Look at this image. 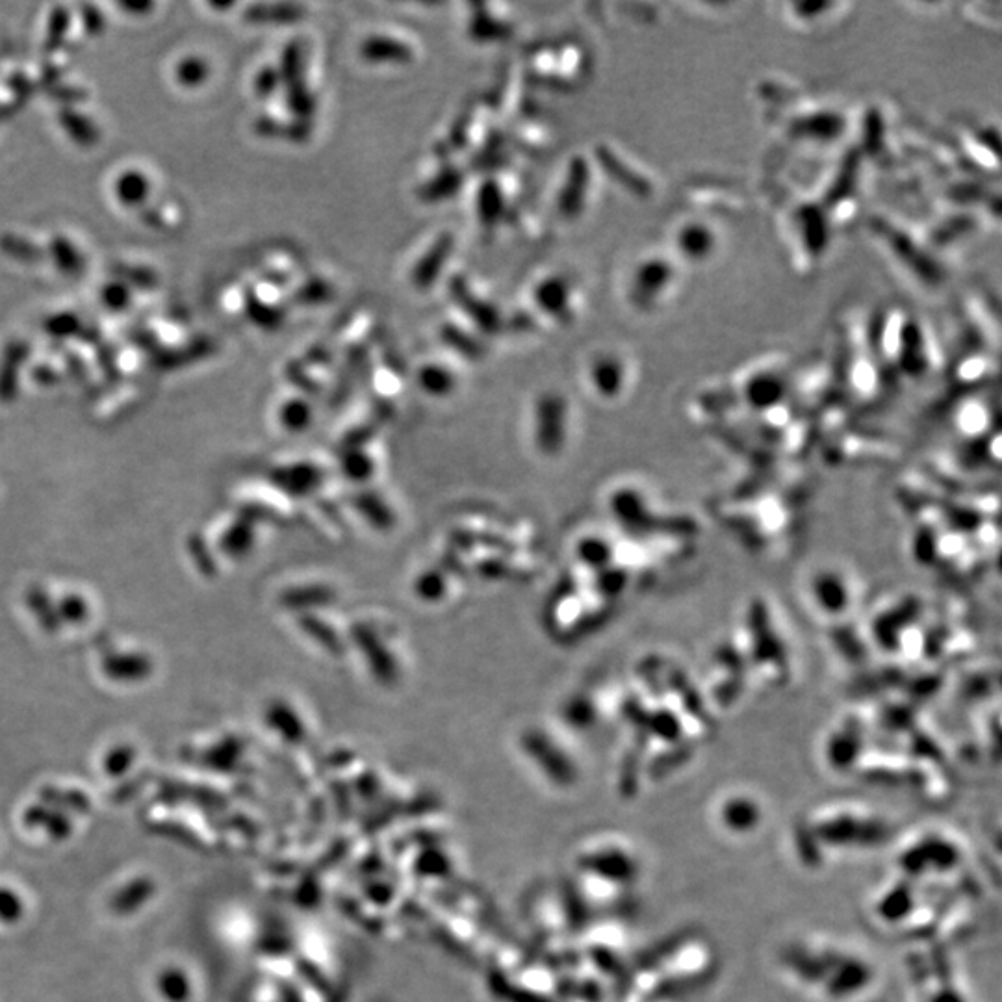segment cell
<instances>
[{"label":"cell","mask_w":1002,"mask_h":1002,"mask_svg":"<svg viewBox=\"0 0 1002 1002\" xmlns=\"http://www.w3.org/2000/svg\"><path fill=\"white\" fill-rule=\"evenodd\" d=\"M795 661L782 622L767 598L746 602L698 680L711 709H732L752 691H778L793 680Z\"/></svg>","instance_id":"6da1fadb"},{"label":"cell","mask_w":1002,"mask_h":1002,"mask_svg":"<svg viewBox=\"0 0 1002 1002\" xmlns=\"http://www.w3.org/2000/svg\"><path fill=\"white\" fill-rule=\"evenodd\" d=\"M607 509L628 540L681 552H694L700 524L693 514L681 513L657 501L639 485H620L609 494Z\"/></svg>","instance_id":"7a4b0ae2"},{"label":"cell","mask_w":1002,"mask_h":1002,"mask_svg":"<svg viewBox=\"0 0 1002 1002\" xmlns=\"http://www.w3.org/2000/svg\"><path fill=\"white\" fill-rule=\"evenodd\" d=\"M804 600L813 613L835 630L854 617L860 607V583L852 570L837 563L815 566L802 585Z\"/></svg>","instance_id":"3957f363"},{"label":"cell","mask_w":1002,"mask_h":1002,"mask_svg":"<svg viewBox=\"0 0 1002 1002\" xmlns=\"http://www.w3.org/2000/svg\"><path fill=\"white\" fill-rule=\"evenodd\" d=\"M685 270L661 245L637 260L628 281V303L641 314L663 312L680 296Z\"/></svg>","instance_id":"277c9868"},{"label":"cell","mask_w":1002,"mask_h":1002,"mask_svg":"<svg viewBox=\"0 0 1002 1002\" xmlns=\"http://www.w3.org/2000/svg\"><path fill=\"white\" fill-rule=\"evenodd\" d=\"M797 500H787L782 494L769 490L748 494L728 514L730 527L739 533L752 548H767L774 540L782 539L787 526L797 520Z\"/></svg>","instance_id":"5b68a950"},{"label":"cell","mask_w":1002,"mask_h":1002,"mask_svg":"<svg viewBox=\"0 0 1002 1002\" xmlns=\"http://www.w3.org/2000/svg\"><path fill=\"white\" fill-rule=\"evenodd\" d=\"M724 244L726 238L717 221L702 214H687L670 225L665 249L683 270H700L722 255Z\"/></svg>","instance_id":"8992f818"},{"label":"cell","mask_w":1002,"mask_h":1002,"mask_svg":"<svg viewBox=\"0 0 1002 1002\" xmlns=\"http://www.w3.org/2000/svg\"><path fill=\"white\" fill-rule=\"evenodd\" d=\"M281 80L286 90L288 108L299 121H309L316 112V97L312 95L307 77H305V62H303V47L292 41L288 43L283 54L281 65Z\"/></svg>","instance_id":"52a82bcc"},{"label":"cell","mask_w":1002,"mask_h":1002,"mask_svg":"<svg viewBox=\"0 0 1002 1002\" xmlns=\"http://www.w3.org/2000/svg\"><path fill=\"white\" fill-rule=\"evenodd\" d=\"M537 444L544 453H557L566 438V401L559 394H544L537 401Z\"/></svg>","instance_id":"ba28073f"},{"label":"cell","mask_w":1002,"mask_h":1002,"mask_svg":"<svg viewBox=\"0 0 1002 1002\" xmlns=\"http://www.w3.org/2000/svg\"><path fill=\"white\" fill-rule=\"evenodd\" d=\"M589 377L594 392L605 401H613L626 392L630 383V370L626 360L617 353H600L591 362Z\"/></svg>","instance_id":"9c48e42d"},{"label":"cell","mask_w":1002,"mask_h":1002,"mask_svg":"<svg viewBox=\"0 0 1002 1002\" xmlns=\"http://www.w3.org/2000/svg\"><path fill=\"white\" fill-rule=\"evenodd\" d=\"M761 815L763 810L758 798L743 791L728 793L717 804L720 824L724 830H730V834H750L761 823Z\"/></svg>","instance_id":"30bf717a"},{"label":"cell","mask_w":1002,"mask_h":1002,"mask_svg":"<svg viewBox=\"0 0 1002 1002\" xmlns=\"http://www.w3.org/2000/svg\"><path fill=\"white\" fill-rule=\"evenodd\" d=\"M589 186H591V166L583 156H574L568 164L565 182L557 197V210L561 218L576 219L581 216Z\"/></svg>","instance_id":"8fae6325"},{"label":"cell","mask_w":1002,"mask_h":1002,"mask_svg":"<svg viewBox=\"0 0 1002 1002\" xmlns=\"http://www.w3.org/2000/svg\"><path fill=\"white\" fill-rule=\"evenodd\" d=\"M450 294L453 301L463 309L464 314L476 323L477 327L487 334H496L501 329V318L498 309L477 296L476 292L466 283L461 275H455L450 281Z\"/></svg>","instance_id":"7c38bea8"},{"label":"cell","mask_w":1002,"mask_h":1002,"mask_svg":"<svg viewBox=\"0 0 1002 1002\" xmlns=\"http://www.w3.org/2000/svg\"><path fill=\"white\" fill-rule=\"evenodd\" d=\"M455 247V238L450 232L440 234L431 247L425 251L422 258L416 262L412 270V284L418 290H429L433 284L437 283L440 273L444 270L451 251Z\"/></svg>","instance_id":"4fadbf2b"},{"label":"cell","mask_w":1002,"mask_h":1002,"mask_svg":"<svg viewBox=\"0 0 1002 1002\" xmlns=\"http://www.w3.org/2000/svg\"><path fill=\"white\" fill-rule=\"evenodd\" d=\"M572 286L561 275H553L544 279L535 288V303L542 312L552 316L559 322H572Z\"/></svg>","instance_id":"5bb4252c"},{"label":"cell","mask_w":1002,"mask_h":1002,"mask_svg":"<svg viewBox=\"0 0 1002 1002\" xmlns=\"http://www.w3.org/2000/svg\"><path fill=\"white\" fill-rule=\"evenodd\" d=\"M360 58L366 64L407 65L414 58L411 45L386 34H373L360 43Z\"/></svg>","instance_id":"9a60e30c"},{"label":"cell","mask_w":1002,"mask_h":1002,"mask_svg":"<svg viewBox=\"0 0 1002 1002\" xmlns=\"http://www.w3.org/2000/svg\"><path fill=\"white\" fill-rule=\"evenodd\" d=\"M468 34L477 43H494V41H507L513 36L514 30L507 21L494 17L485 4H472Z\"/></svg>","instance_id":"2e32d148"},{"label":"cell","mask_w":1002,"mask_h":1002,"mask_svg":"<svg viewBox=\"0 0 1002 1002\" xmlns=\"http://www.w3.org/2000/svg\"><path fill=\"white\" fill-rule=\"evenodd\" d=\"M464 173L457 166L453 164H446L438 171L435 177L427 180L425 184L420 186L418 190V197L424 201V203H442L446 199H451L455 197L459 190L463 188Z\"/></svg>","instance_id":"e0dca14e"},{"label":"cell","mask_w":1002,"mask_h":1002,"mask_svg":"<svg viewBox=\"0 0 1002 1002\" xmlns=\"http://www.w3.org/2000/svg\"><path fill=\"white\" fill-rule=\"evenodd\" d=\"M477 216L483 227H496L505 216V197L496 180H485L477 190Z\"/></svg>","instance_id":"ac0fdd59"},{"label":"cell","mask_w":1002,"mask_h":1002,"mask_svg":"<svg viewBox=\"0 0 1002 1002\" xmlns=\"http://www.w3.org/2000/svg\"><path fill=\"white\" fill-rule=\"evenodd\" d=\"M596 158L600 162V167H604L605 173L611 179L617 180L618 184H622L624 188H628L631 192H637L639 195H644V192H648V184H644L643 177L637 175L633 169L626 166V162L620 160L607 147H598L596 149Z\"/></svg>","instance_id":"d6986e66"},{"label":"cell","mask_w":1002,"mask_h":1002,"mask_svg":"<svg viewBox=\"0 0 1002 1002\" xmlns=\"http://www.w3.org/2000/svg\"><path fill=\"white\" fill-rule=\"evenodd\" d=\"M418 386L424 390L425 394L429 396H435V398H444L451 394L455 390V375L440 366V364H425L420 370H418Z\"/></svg>","instance_id":"ffe728a7"},{"label":"cell","mask_w":1002,"mask_h":1002,"mask_svg":"<svg viewBox=\"0 0 1002 1002\" xmlns=\"http://www.w3.org/2000/svg\"><path fill=\"white\" fill-rule=\"evenodd\" d=\"M440 338L455 353L463 355L464 359L479 360L483 359V355H485V347L479 344V340H476L472 334L466 333L463 329H459L457 325H451V323L442 325Z\"/></svg>","instance_id":"44dd1931"},{"label":"cell","mask_w":1002,"mask_h":1002,"mask_svg":"<svg viewBox=\"0 0 1002 1002\" xmlns=\"http://www.w3.org/2000/svg\"><path fill=\"white\" fill-rule=\"evenodd\" d=\"M787 17L798 26H821L828 21V13L841 10L839 4L824 2V4H810V2H791L785 6Z\"/></svg>","instance_id":"7402d4cb"},{"label":"cell","mask_w":1002,"mask_h":1002,"mask_svg":"<svg viewBox=\"0 0 1002 1002\" xmlns=\"http://www.w3.org/2000/svg\"><path fill=\"white\" fill-rule=\"evenodd\" d=\"M251 21L257 23H275V25H292L305 17V8L299 4H271V6H255L247 13Z\"/></svg>","instance_id":"603a6c76"},{"label":"cell","mask_w":1002,"mask_h":1002,"mask_svg":"<svg viewBox=\"0 0 1002 1002\" xmlns=\"http://www.w3.org/2000/svg\"><path fill=\"white\" fill-rule=\"evenodd\" d=\"M355 639L359 643L362 650H372L375 654L370 656V665H372V670L379 676V678H392V674L396 672V668H392V659L388 656L385 648L381 644L377 643L375 635L368 628H362V630L355 631Z\"/></svg>","instance_id":"cb8c5ba5"},{"label":"cell","mask_w":1002,"mask_h":1002,"mask_svg":"<svg viewBox=\"0 0 1002 1002\" xmlns=\"http://www.w3.org/2000/svg\"><path fill=\"white\" fill-rule=\"evenodd\" d=\"M260 130L266 132V134L275 136V138H281V140L292 143L307 142L310 138L309 121H299V119L290 121V123H281V121L266 119V121L260 123Z\"/></svg>","instance_id":"d4e9b609"},{"label":"cell","mask_w":1002,"mask_h":1002,"mask_svg":"<svg viewBox=\"0 0 1002 1002\" xmlns=\"http://www.w3.org/2000/svg\"><path fill=\"white\" fill-rule=\"evenodd\" d=\"M334 299V288L327 281L323 279H309L307 283L301 284L294 294V303L297 305H307V307H316V305H325L329 301Z\"/></svg>","instance_id":"484cf974"},{"label":"cell","mask_w":1002,"mask_h":1002,"mask_svg":"<svg viewBox=\"0 0 1002 1002\" xmlns=\"http://www.w3.org/2000/svg\"><path fill=\"white\" fill-rule=\"evenodd\" d=\"M566 719L570 724H576V726H591L592 722L596 720V706L591 700V696L587 694H576V696H570L568 704L565 707Z\"/></svg>","instance_id":"4316f807"},{"label":"cell","mask_w":1002,"mask_h":1002,"mask_svg":"<svg viewBox=\"0 0 1002 1002\" xmlns=\"http://www.w3.org/2000/svg\"><path fill=\"white\" fill-rule=\"evenodd\" d=\"M283 422L288 429L292 431H303L309 427L310 422H312V409H310L309 403L307 401H301V399H292L288 401L283 407Z\"/></svg>","instance_id":"83f0119b"},{"label":"cell","mask_w":1002,"mask_h":1002,"mask_svg":"<svg viewBox=\"0 0 1002 1002\" xmlns=\"http://www.w3.org/2000/svg\"><path fill=\"white\" fill-rule=\"evenodd\" d=\"M251 316L264 329H279V325L286 318V314H284V310L281 307H270V305H266L262 301H253L251 303Z\"/></svg>","instance_id":"f1b7e54d"},{"label":"cell","mask_w":1002,"mask_h":1002,"mask_svg":"<svg viewBox=\"0 0 1002 1002\" xmlns=\"http://www.w3.org/2000/svg\"><path fill=\"white\" fill-rule=\"evenodd\" d=\"M342 464H344L346 477H351L355 481H366L370 477V474H372L373 464L370 461V457L362 455L359 451L347 453Z\"/></svg>","instance_id":"f546056e"},{"label":"cell","mask_w":1002,"mask_h":1002,"mask_svg":"<svg viewBox=\"0 0 1002 1002\" xmlns=\"http://www.w3.org/2000/svg\"><path fill=\"white\" fill-rule=\"evenodd\" d=\"M472 108L464 110L461 116L455 119L453 127H451L450 132V151H459L461 147H464V143L468 140V132H470V125H472Z\"/></svg>","instance_id":"4dcf8cb0"},{"label":"cell","mask_w":1002,"mask_h":1002,"mask_svg":"<svg viewBox=\"0 0 1002 1002\" xmlns=\"http://www.w3.org/2000/svg\"><path fill=\"white\" fill-rule=\"evenodd\" d=\"M444 592V579L438 574H425L418 581V594L425 600H437Z\"/></svg>","instance_id":"1f68e13d"},{"label":"cell","mask_w":1002,"mask_h":1002,"mask_svg":"<svg viewBox=\"0 0 1002 1002\" xmlns=\"http://www.w3.org/2000/svg\"><path fill=\"white\" fill-rule=\"evenodd\" d=\"M281 82V77L275 69H266L257 80V93L260 97H268L273 91H277V86Z\"/></svg>","instance_id":"d6a6232c"},{"label":"cell","mask_w":1002,"mask_h":1002,"mask_svg":"<svg viewBox=\"0 0 1002 1002\" xmlns=\"http://www.w3.org/2000/svg\"><path fill=\"white\" fill-rule=\"evenodd\" d=\"M307 360L314 362V364H329L331 362V355H329V351L325 347L316 346L310 349Z\"/></svg>","instance_id":"836d02e7"}]
</instances>
